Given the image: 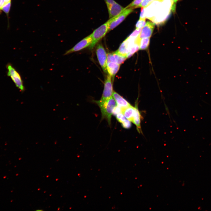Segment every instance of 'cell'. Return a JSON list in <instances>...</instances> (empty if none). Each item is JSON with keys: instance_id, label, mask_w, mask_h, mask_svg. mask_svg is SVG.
<instances>
[{"instance_id": "9c48e42d", "label": "cell", "mask_w": 211, "mask_h": 211, "mask_svg": "<svg viewBox=\"0 0 211 211\" xmlns=\"http://www.w3.org/2000/svg\"><path fill=\"white\" fill-rule=\"evenodd\" d=\"M110 18H113L121 13L125 8H124L116 2L111 5L107 6Z\"/></svg>"}, {"instance_id": "d6986e66", "label": "cell", "mask_w": 211, "mask_h": 211, "mask_svg": "<svg viewBox=\"0 0 211 211\" xmlns=\"http://www.w3.org/2000/svg\"><path fill=\"white\" fill-rule=\"evenodd\" d=\"M145 18H140L136 24V28H142L146 25Z\"/></svg>"}, {"instance_id": "5b68a950", "label": "cell", "mask_w": 211, "mask_h": 211, "mask_svg": "<svg viewBox=\"0 0 211 211\" xmlns=\"http://www.w3.org/2000/svg\"><path fill=\"white\" fill-rule=\"evenodd\" d=\"M92 38L91 34L84 38L77 43L73 47L67 51L64 55H67L72 53L76 52L83 49L91 45Z\"/></svg>"}, {"instance_id": "4fadbf2b", "label": "cell", "mask_w": 211, "mask_h": 211, "mask_svg": "<svg viewBox=\"0 0 211 211\" xmlns=\"http://www.w3.org/2000/svg\"><path fill=\"white\" fill-rule=\"evenodd\" d=\"M120 65L114 62H108L107 63V70L109 75L113 78L119 70Z\"/></svg>"}, {"instance_id": "6da1fadb", "label": "cell", "mask_w": 211, "mask_h": 211, "mask_svg": "<svg viewBox=\"0 0 211 211\" xmlns=\"http://www.w3.org/2000/svg\"><path fill=\"white\" fill-rule=\"evenodd\" d=\"M99 107L101 113V120L106 119L110 126L111 118L114 108L117 106L116 103L113 96L108 100L101 101H93Z\"/></svg>"}, {"instance_id": "ffe728a7", "label": "cell", "mask_w": 211, "mask_h": 211, "mask_svg": "<svg viewBox=\"0 0 211 211\" xmlns=\"http://www.w3.org/2000/svg\"><path fill=\"white\" fill-rule=\"evenodd\" d=\"M142 28H136L128 37L133 38H136L139 35Z\"/></svg>"}, {"instance_id": "ba28073f", "label": "cell", "mask_w": 211, "mask_h": 211, "mask_svg": "<svg viewBox=\"0 0 211 211\" xmlns=\"http://www.w3.org/2000/svg\"><path fill=\"white\" fill-rule=\"evenodd\" d=\"M154 24L150 21H147L137 37L139 40L144 38H149L151 36L154 27Z\"/></svg>"}, {"instance_id": "52a82bcc", "label": "cell", "mask_w": 211, "mask_h": 211, "mask_svg": "<svg viewBox=\"0 0 211 211\" xmlns=\"http://www.w3.org/2000/svg\"><path fill=\"white\" fill-rule=\"evenodd\" d=\"M113 91L111 77L108 75L105 80L103 93L99 101H104L108 100L112 96Z\"/></svg>"}, {"instance_id": "44dd1931", "label": "cell", "mask_w": 211, "mask_h": 211, "mask_svg": "<svg viewBox=\"0 0 211 211\" xmlns=\"http://www.w3.org/2000/svg\"><path fill=\"white\" fill-rule=\"evenodd\" d=\"M154 0H143L138 7L145 8Z\"/></svg>"}, {"instance_id": "3957f363", "label": "cell", "mask_w": 211, "mask_h": 211, "mask_svg": "<svg viewBox=\"0 0 211 211\" xmlns=\"http://www.w3.org/2000/svg\"><path fill=\"white\" fill-rule=\"evenodd\" d=\"M7 75L10 77L16 86L21 91L25 90V87L21 75L15 68L10 63L7 64Z\"/></svg>"}, {"instance_id": "f1b7e54d", "label": "cell", "mask_w": 211, "mask_h": 211, "mask_svg": "<svg viewBox=\"0 0 211 211\" xmlns=\"http://www.w3.org/2000/svg\"><path fill=\"white\" fill-rule=\"evenodd\" d=\"M11 0H5L6 3H8L10 2H11Z\"/></svg>"}, {"instance_id": "8992f818", "label": "cell", "mask_w": 211, "mask_h": 211, "mask_svg": "<svg viewBox=\"0 0 211 211\" xmlns=\"http://www.w3.org/2000/svg\"><path fill=\"white\" fill-rule=\"evenodd\" d=\"M96 52L100 64L103 71L105 73H107V54L105 49L101 44H99L97 45Z\"/></svg>"}, {"instance_id": "2e32d148", "label": "cell", "mask_w": 211, "mask_h": 211, "mask_svg": "<svg viewBox=\"0 0 211 211\" xmlns=\"http://www.w3.org/2000/svg\"><path fill=\"white\" fill-rule=\"evenodd\" d=\"M139 49V44L136 42L130 48L127 55V57L129 58L132 56L135 52Z\"/></svg>"}, {"instance_id": "484cf974", "label": "cell", "mask_w": 211, "mask_h": 211, "mask_svg": "<svg viewBox=\"0 0 211 211\" xmlns=\"http://www.w3.org/2000/svg\"><path fill=\"white\" fill-rule=\"evenodd\" d=\"M144 8L142 7L141 13L140 15V18H145V16L144 14Z\"/></svg>"}, {"instance_id": "5bb4252c", "label": "cell", "mask_w": 211, "mask_h": 211, "mask_svg": "<svg viewBox=\"0 0 211 211\" xmlns=\"http://www.w3.org/2000/svg\"><path fill=\"white\" fill-rule=\"evenodd\" d=\"M134 107L132 105L122 109V113L126 118L132 122Z\"/></svg>"}, {"instance_id": "8fae6325", "label": "cell", "mask_w": 211, "mask_h": 211, "mask_svg": "<svg viewBox=\"0 0 211 211\" xmlns=\"http://www.w3.org/2000/svg\"><path fill=\"white\" fill-rule=\"evenodd\" d=\"M141 118L140 113L138 108V101H136L134 107L132 122L135 125L139 133L142 132L141 126Z\"/></svg>"}, {"instance_id": "277c9868", "label": "cell", "mask_w": 211, "mask_h": 211, "mask_svg": "<svg viewBox=\"0 0 211 211\" xmlns=\"http://www.w3.org/2000/svg\"><path fill=\"white\" fill-rule=\"evenodd\" d=\"M133 8L125 7L121 13L117 16L110 18L108 21L109 23L108 31L111 30L121 23L126 17L133 11Z\"/></svg>"}, {"instance_id": "83f0119b", "label": "cell", "mask_w": 211, "mask_h": 211, "mask_svg": "<svg viewBox=\"0 0 211 211\" xmlns=\"http://www.w3.org/2000/svg\"><path fill=\"white\" fill-rule=\"evenodd\" d=\"M107 6L111 5L115 2L114 0H105Z\"/></svg>"}, {"instance_id": "7a4b0ae2", "label": "cell", "mask_w": 211, "mask_h": 211, "mask_svg": "<svg viewBox=\"0 0 211 211\" xmlns=\"http://www.w3.org/2000/svg\"><path fill=\"white\" fill-rule=\"evenodd\" d=\"M109 23L108 21L96 29L91 34L92 41L89 46L90 49H92L97 43L103 37L108 31Z\"/></svg>"}, {"instance_id": "d4e9b609", "label": "cell", "mask_w": 211, "mask_h": 211, "mask_svg": "<svg viewBox=\"0 0 211 211\" xmlns=\"http://www.w3.org/2000/svg\"><path fill=\"white\" fill-rule=\"evenodd\" d=\"M171 9L174 12L175 11L176 4L178 0H171Z\"/></svg>"}, {"instance_id": "603a6c76", "label": "cell", "mask_w": 211, "mask_h": 211, "mask_svg": "<svg viewBox=\"0 0 211 211\" xmlns=\"http://www.w3.org/2000/svg\"><path fill=\"white\" fill-rule=\"evenodd\" d=\"M115 116L117 120L121 123L123 122L126 119L122 113L117 114Z\"/></svg>"}, {"instance_id": "7c38bea8", "label": "cell", "mask_w": 211, "mask_h": 211, "mask_svg": "<svg viewBox=\"0 0 211 211\" xmlns=\"http://www.w3.org/2000/svg\"><path fill=\"white\" fill-rule=\"evenodd\" d=\"M112 96L116 103L117 106L122 109L131 106L127 100L114 91H113Z\"/></svg>"}, {"instance_id": "e0dca14e", "label": "cell", "mask_w": 211, "mask_h": 211, "mask_svg": "<svg viewBox=\"0 0 211 211\" xmlns=\"http://www.w3.org/2000/svg\"><path fill=\"white\" fill-rule=\"evenodd\" d=\"M11 6V2L6 3L3 7L2 11L4 12L6 15L8 21V16L9 11Z\"/></svg>"}, {"instance_id": "ac0fdd59", "label": "cell", "mask_w": 211, "mask_h": 211, "mask_svg": "<svg viewBox=\"0 0 211 211\" xmlns=\"http://www.w3.org/2000/svg\"><path fill=\"white\" fill-rule=\"evenodd\" d=\"M143 0H134L133 1L126 7L131 8L133 9L138 7V6Z\"/></svg>"}, {"instance_id": "4316f807", "label": "cell", "mask_w": 211, "mask_h": 211, "mask_svg": "<svg viewBox=\"0 0 211 211\" xmlns=\"http://www.w3.org/2000/svg\"><path fill=\"white\" fill-rule=\"evenodd\" d=\"M5 4V0H0V14L2 13V9Z\"/></svg>"}, {"instance_id": "cb8c5ba5", "label": "cell", "mask_w": 211, "mask_h": 211, "mask_svg": "<svg viewBox=\"0 0 211 211\" xmlns=\"http://www.w3.org/2000/svg\"><path fill=\"white\" fill-rule=\"evenodd\" d=\"M121 113H122V109L116 106L114 109L113 114L116 116L117 114Z\"/></svg>"}, {"instance_id": "7402d4cb", "label": "cell", "mask_w": 211, "mask_h": 211, "mask_svg": "<svg viewBox=\"0 0 211 211\" xmlns=\"http://www.w3.org/2000/svg\"><path fill=\"white\" fill-rule=\"evenodd\" d=\"M121 123L122 127L125 129H129L131 126V122L127 119Z\"/></svg>"}, {"instance_id": "30bf717a", "label": "cell", "mask_w": 211, "mask_h": 211, "mask_svg": "<svg viewBox=\"0 0 211 211\" xmlns=\"http://www.w3.org/2000/svg\"><path fill=\"white\" fill-rule=\"evenodd\" d=\"M126 56L118 54L116 51L109 53L107 55V61L118 64L120 65L123 63L127 58Z\"/></svg>"}, {"instance_id": "f546056e", "label": "cell", "mask_w": 211, "mask_h": 211, "mask_svg": "<svg viewBox=\"0 0 211 211\" xmlns=\"http://www.w3.org/2000/svg\"><path fill=\"white\" fill-rule=\"evenodd\" d=\"M157 1H160V2H162L163 1H164V0H156Z\"/></svg>"}, {"instance_id": "9a60e30c", "label": "cell", "mask_w": 211, "mask_h": 211, "mask_svg": "<svg viewBox=\"0 0 211 211\" xmlns=\"http://www.w3.org/2000/svg\"><path fill=\"white\" fill-rule=\"evenodd\" d=\"M150 42V38H144L140 40L139 45V49L145 50L148 47Z\"/></svg>"}]
</instances>
